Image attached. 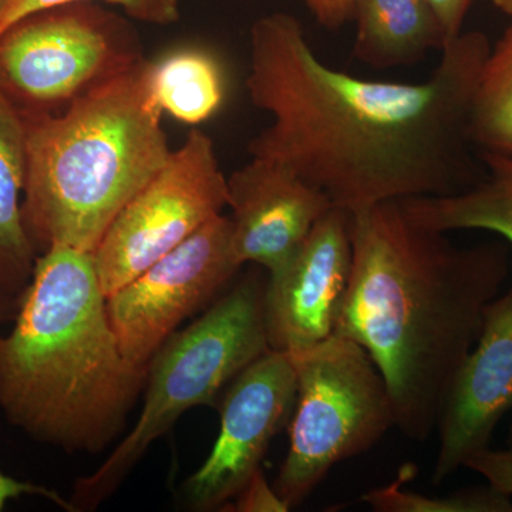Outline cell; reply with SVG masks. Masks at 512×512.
<instances>
[{
	"label": "cell",
	"instance_id": "1",
	"mask_svg": "<svg viewBox=\"0 0 512 512\" xmlns=\"http://www.w3.org/2000/svg\"><path fill=\"white\" fill-rule=\"evenodd\" d=\"M490 49L483 32L461 33L424 82H379L319 59L295 16H262L245 86L272 124L249 154L288 165L350 212L467 191L485 174L470 119Z\"/></svg>",
	"mask_w": 512,
	"mask_h": 512
},
{
	"label": "cell",
	"instance_id": "2",
	"mask_svg": "<svg viewBox=\"0 0 512 512\" xmlns=\"http://www.w3.org/2000/svg\"><path fill=\"white\" fill-rule=\"evenodd\" d=\"M350 214L352 272L335 335L365 348L389 389L397 429L426 441L510 274L508 248L456 247L410 220L399 201Z\"/></svg>",
	"mask_w": 512,
	"mask_h": 512
},
{
	"label": "cell",
	"instance_id": "3",
	"mask_svg": "<svg viewBox=\"0 0 512 512\" xmlns=\"http://www.w3.org/2000/svg\"><path fill=\"white\" fill-rule=\"evenodd\" d=\"M12 328L0 335V410L30 439L100 453L126 426L147 367L124 356L93 254H39Z\"/></svg>",
	"mask_w": 512,
	"mask_h": 512
},
{
	"label": "cell",
	"instance_id": "4",
	"mask_svg": "<svg viewBox=\"0 0 512 512\" xmlns=\"http://www.w3.org/2000/svg\"><path fill=\"white\" fill-rule=\"evenodd\" d=\"M153 62L89 90L60 113L25 117L22 215L37 254H94L111 222L170 158Z\"/></svg>",
	"mask_w": 512,
	"mask_h": 512
},
{
	"label": "cell",
	"instance_id": "5",
	"mask_svg": "<svg viewBox=\"0 0 512 512\" xmlns=\"http://www.w3.org/2000/svg\"><path fill=\"white\" fill-rule=\"evenodd\" d=\"M265 289L261 279L245 278L157 350L148 363L136 426L93 474L76 481L74 512L99 507L184 413L218 404L229 383L268 352Z\"/></svg>",
	"mask_w": 512,
	"mask_h": 512
},
{
	"label": "cell",
	"instance_id": "6",
	"mask_svg": "<svg viewBox=\"0 0 512 512\" xmlns=\"http://www.w3.org/2000/svg\"><path fill=\"white\" fill-rule=\"evenodd\" d=\"M289 355L296 403L288 454L272 485L291 510L311 497L333 467L375 447L396 419L382 373L355 340L333 333Z\"/></svg>",
	"mask_w": 512,
	"mask_h": 512
},
{
	"label": "cell",
	"instance_id": "7",
	"mask_svg": "<svg viewBox=\"0 0 512 512\" xmlns=\"http://www.w3.org/2000/svg\"><path fill=\"white\" fill-rule=\"evenodd\" d=\"M141 60L126 20L94 2L66 3L0 35V92L23 117L60 113Z\"/></svg>",
	"mask_w": 512,
	"mask_h": 512
},
{
	"label": "cell",
	"instance_id": "8",
	"mask_svg": "<svg viewBox=\"0 0 512 512\" xmlns=\"http://www.w3.org/2000/svg\"><path fill=\"white\" fill-rule=\"evenodd\" d=\"M228 177L214 143L191 130L164 167L124 205L94 251L106 298L228 207Z\"/></svg>",
	"mask_w": 512,
	"mask_h": 512
},
{
	"label": "cell",
	"instance_id": "9",
	"mask_svg": "<svg viewBox=\"0 0 512 512\" xmlns=\"http://www.w3.org/2000/svg\"><path fill=\"white\" fill-rule=\"evenodd\" d=\"M241 268L232 248L231 218L217 215L107 298L124 356L148 367L181 323L205 308Z\"/></svg>",
	"mask_w": 512,
	"mask_h": 512
},
{
	"label": "cell",
	"instance_id": "10",
	"mask_svg": "<svg viewBox=\"0 0 512 512\" xmlns=\"http://www.w3.org/2000/svg\"><path fill=\"white\" fill-rule=\"evenodd\" d=\"M296 373L289 353L269 349L231 383L218 409L220 434L181 495L195 511L221 510L261 470L272 440L289 426Z\"/></svg>",
	"mask_w": 512,
	"mask_h": 512
},
{
	"label": "cell",
	"instance_id": "11",
	"mask_svg": "<svg viewBox=\"0 0 512 512\" xmlns=\"http://www.w3.org/2000/svg\"><path fill=\"white\" fill-rule=\"evenodd\" d=\"M350 211L332 207L289 264L269 276L265 320L269 349L293 353L335 333L352 272Z\"/></svg>",
	"mask_w": 512,
	"mask_h": 512
},
{
	"label": "cell",
	"instance_id": "12",
	"mask_svg": "<svg viewBox=\"0 0 512 512\" xmlns=\"http://www.w3.org/2000/svg\"><path fill=\"white\" fill-rule=\"evenodd\" d=\"M512 409V288L484 313L476 345L458 367L439 426L433 484L440 485L490 447L494 431Z\"/></svg>",
	"mask_w": 512,
	"mask_h": 512
},
{
	"label": "cell",
	"instance_id": "13",
	"mask_svg": "<svg viewBox=\"0 0 512 512\" xmlns=\"http://www.w3.org/2000/svg\"><path fill=\"white\" fill-rule=\"evenodd\" d=\"M232 248L239 264L279 274L302 247L316 222L335 207L288 165L252 157L228 177Z\"/></svg>",
	"mask_w": 512,
	"mask_h": 512
},
{
	"label": "cell",
	"instance_id": "14",
	"mask_svg": "<svg viewBox=\"0 0 512 512\" xmlns=\"http://www.w3.org/2000/svg\"><path fill=\"white\" fill-rule=\"evenodd\" d=\"M353 19V57L372 69L413 66L447 45L426 0H355Z\"/></svg>",
	"mask_w": 512,
	"mask_h": 512
},
{
	"label": "cell",
	"instance_id": "15",
	"mask_svg": "<svg viewBox=\"0 0 512 512\" xmlns=\"http://www.w3.org/2000/svg\"><path fill=\"white\" fill-rule=\"evenodd\" d=\"M26 174V120L0 92V293L15 298L28 288L39 256L23 222Z\"/></svg>",
	"mask_w": 512,
	"mask_h": 512
},
{
	"label": "cell",
	"instance_id": "16",
	"mask_svg": "<svg viewBox=\"0 0 512 512\" xmlns=\"http://www.w3.org/2000/svg\"><path fill=\"white\" fill-rule=\"evenodd\" d=\"M484 177L474 187L448 197H414L400 200L404 212L420 227L431 231L483 229L512 244V157L478 153Z\"/></svg>",
	"mask_w": 512,
	"mask_h": 512
},
{
	"label": "cell",
	"instance_id": "17",
	"mask_svg": "<svg viewBox=\"0 0 512 512\" xmlns=\"http://www.w3.org/2000/svg\"><path fill=\"white\" fill-rule=\"evenodd\" d=\"M153 84L163 113L192 126L214 116L224 101L220 64L201 49L175 50L153 62Z\"/></svg>",
	"mask_w": 512,
	"mask_h": 512
},
{
	"label": "cell",
	"instance_id": "18",
	"mask_svg": "<svg viewBox=\"0 0 512 512\" xmlns=\"http://www.w3.org/2000/svg\"><path fill=\"white\" fill-rule=\"evenodd\" d=\"M470 137L478 153L512 157V23L485 59L471 110Z\"/></svg>",
	"mask_w": 512,
	"mask_h": 512
},
{
	"label": "cell",
	"instance_id": "19",
	"mask_svg": "<svg viewBox=\"0 0 512 512\" xmlns=\"http://www.w3.org/2000/svg\"><path fill=\"white\" fill-rule=\"evenodd\" d=\"M403 476L404 471L399 480L369 491L362 500L377 512H512L511 497L498 493L490 485L429 497L403 490Z\"/></svg>",
	"mask_w": 512,
	"mask_h": 512
},
{
	"label": "cell",
	"instance_id": "20",
	"mask_svg": "<svg viewBox=\"0 0 512 512\" xmlns=\"http://www.w3.org/2000/svg\"><path fill=\"white\" fill-rule=\"evenodd\" d=\"M73 2H96V0H9L0 12V35L13 23L39 12ZM120 6L131 19L150 25L167 26L180 18L181 0H101Z\"/></svg>",
	"mask_w": 512,
	"mask_h": 512
},
{
	"label": "cell",
	"instance_id": "21",
	"mask_svg": "<svg viewBox=\"0 0 512 512\" xmlns=\"http://www.w3.org/2000/svg\"><path fill=\"white\" fill-rule=\"evenodd\" d=\"M225 507L239 512H285L289 511L285 501L276 494L274 485L266 481L264 471H256L235 498Z\"/></svg>",
	"mask_w": 512,
	"mask_h": 512
},
{
	"label": "cell",
	"instance_id": "22",
	"mask_svg": "<svg viewBox=\"0 0 512 512\" xmlns=\"http://www.w3.org/2000/svg\"><path fill=\"white\" fill-rule=\"evenodd\" d=\"M464 467L483 476L493 490L512 497V448L510 450L485 448L468 458Z\"/></svg>",
	"mask_w": 512,
	"mask_h": 512
},
{
	"label": "cell",
	"instance_id": "23",
	"mask_svg": "<svg viewBox=\"0 0 512 512\" xmlns=\"http://www.w3.org/2000/svg\"><path fill=\"white\" fill-rule=\"evenodd\" d=\"M20 497H42L52 501L57 507L63 510L74 512L73 505L70 501L64 500L62 495L52 488L45 485L32 483V481H22L18 478L8 476L0 470V511L5 510L9 501L18 500Z\"/></svg>",
	"mask_w": 512,
	"mask_h": 512
},
{
	"label": "cell",
	"instance_id": "24",
	"mask_svg": "<svg viewBox=\"0 0 512 512\" xmlns=\"http://www.w3.org/2000/svg\"><path fill=\"white\" fill-rule=\"evenodd\" d=\"M474 0H426L427 5L433 10L439 20L446 42L460 36L463 29L464 19Z\"/></svg>",
	"mask_w": 512,
	"mask_h": 512
},
{
	"label": "cell",
	"instance_id": "25",
	"mask_svg": "<svg viewBox=\"0 0 512 512\" xmlns=\"http://www.w3.org/2000/svg\"><path fill=\"white\" fill-rule=\"evenodd\" d=\"M316 22L328 30H339L353 19L355 0H303Z\"/></svg>",
	"mask_w": 512,
	"mask_h": 512
},
{
	"label": "cell",
	"instance_id": "26",
	"mask_svg": "<svg viewBox=\"0 0 512 512\" xmlns=\"http://www.w3.org/2000/svg\"><path fill=\"white\" fill-rule=\"evenodd\" d=\"M19 308V298L0 293V328L6 323L13 322Z\"/></svg>",
	"mask_w": 512,
	"mask_h": 512
},
{
	"label": "cell",
	"instance_id": "27",
	"mask_svg": "<svg viewBox=\"0 0 512 512\" xmlns=\"http://www.w3.org/2000/svg\"><path fill=\"white\" fill-rule=\"evenodd\" d=\"M493 5L504 15L512 16V0H493Z\"/></svg>",
	"mask_w": 512,
	"mask_h": 512
},
{
	"label": "cell",
	"instance_id": "28",
	"mask_svg": "<svg viewBox=\"0 0 512 512\" xmlns=\"http://www.w3.org/2000/svg\"><path fill=\"white\" fill-rule=\"evenodd\" d=\"M508 446L512 448V421H511V427H510V436H508Z\"/></svg>",
	"mask_w": 512,
	"mask_h": 512
},
{
	"label": "cell",
	"instance_id": "29",
	"mask_svg": "<svg viewBox=\"0 0 512 512\" xmlns=\"http://www.w3.org/2000/svg\"><path fill=\"white\" fill-rule=\"evenodd\" d=\"M9 0H0V12H2L3 8H5L6 3H8Z\"/></svg>",
	"mask_w": 512,
	"mask_h": 512
}]
</instances>
